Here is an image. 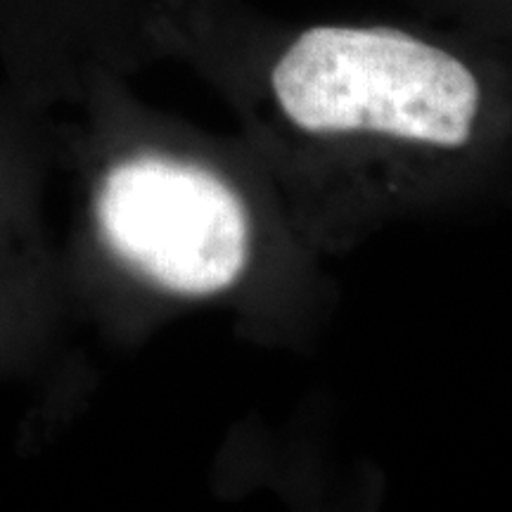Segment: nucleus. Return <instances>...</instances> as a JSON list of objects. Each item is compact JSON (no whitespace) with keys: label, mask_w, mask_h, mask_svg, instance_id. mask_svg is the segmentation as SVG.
I'll return each instance as SVG.
<instances>
[{"label":"nucleus","mask_w":512,"mask_h":512,"mask_svg":"<svg viewBox=\"0 0 512 512\" xmlns=\"http://www.w3.org/2000/svg\"><path fill=\"white\" fill-rule=\"evenodd\" d=\"M271 86L311 136L460 147L482 107V83L460 57L389 27L306 29L278 57Z\"/></svg>","instance_id":"nucleus-1"},{"label":"nucleus","mask_w":512,"mask_h":512,"mask_svg":"<svg viewBox=\"0 0 512 512\" xmlns=\"http://www.w3.org/2000/svg\"><path fill=\"white\" fill-rule=\"evenodd\" d=\"M95 214L112 252L164 290H228L249 261V216L238 192L197 164L143 155L110 169Z\"/></svg>","instance_id":"nucleus-2"}]
</instances>
